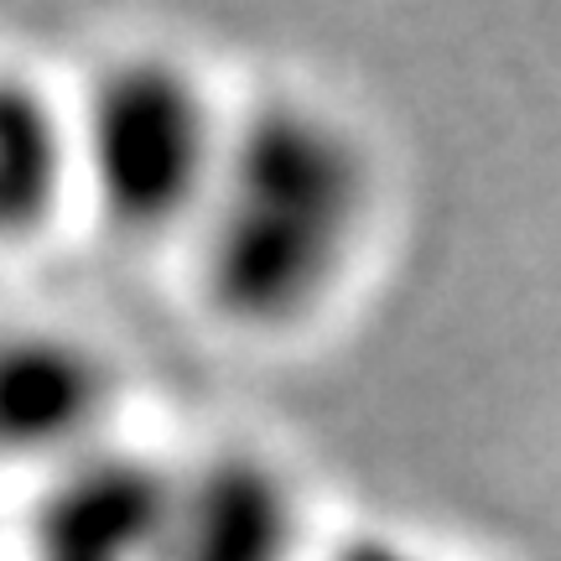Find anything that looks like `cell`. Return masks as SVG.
<instances>
[{"label": "cell", "mask_w": 561, "mask_h": 561, "mask_svg": "<svg viewBox=\"0 0 561 561\" xmlns=\"http://www.w3.org/2000/svg\"><path fill=\"white\" fill-rule=\"evenodd\" d=\"M375 172L354 130L307 100H261L229 121L219 178L187 229L214 312L250 333L307 322L354 271Z\"/></svg>", "instance_id": "1"}, {"label": "cell", "mask_w": 561, "mask_h": 561, "mask_svg": "<svg viewBox=\"0 0 561 561\" xmlns=\"http://www.w3.org/2000/svg\"><path fill=\"white\" fill-rule=\"evenodd\" d=\"M229 121L193 62L121 53L68 100L73 187L121 234L193 229L219 178Z\"/></svg>", "instance_id": "2"}, {"label": "cell", "mask_w": 561, "mask_h": 561, "mask_svg": "<svg viewBox=\"0 0 561 561\" xmlns=\"http://www.w3.org/2000/svg\"><path fill=\"white\" fill-rule=\"evenodd\" d=\"M121 369L62 322H0V468L58 473L110 442Z\"/></svg>", "instance_id": "3"}, {"label": "cell", "mask_w": 561, "mask_h": 561, "mask_svg": "<svg viewBox=\"0 0 561 561\" xmlns=\"http://www.w3.org/2000/svg\"><path fill=\"white\" fill-rule=\"evenodd\" d=\"M172 479V468L110 442L62 462L42 479L21 561H157Z\"/></svg>", "instance_id": "4"}, {"label": "cell", "mask_w": 561, "mask_h": 561, "mask_svg": "<svg viewBox=\"0 0 561 561\" xmlns=\"http://www.w3.org/2000/svg\"><path fill=\"white\" fill-rule=\"evenodd\" d=\"M157 561H307L291 479L255 453H214L182 468Z\"/></svg>", "instance_id": "5"}, {"label": "cell", "mask_w": 561, "mask_h": 561, "mask_svg": "<svg viewBox=\"0 0 561 561\" xmlns=\"http://www.w3.org/2000/svg\"><path fill=\"white\" fill-rule=\"evenodd\" d=\"M68 198H79L68 100L0 58V255L37 244Z\"/></svg>", "instance_id": "6"}, {"label": "cell", "mask_w": 561, "mask_h": 561, "mask_svg": "<svg viewBox=\"0 0 561 561\" xmlns=\"http://www.w3.org/2000/svg\"><path fill=\"white\" fill-rule=\"evenodd\" d=\"M328 561H426L416 551H405V546H380V541H364V546H343L339 557Z\"/></svg>", "instance_id": "7"}]
</instances>
